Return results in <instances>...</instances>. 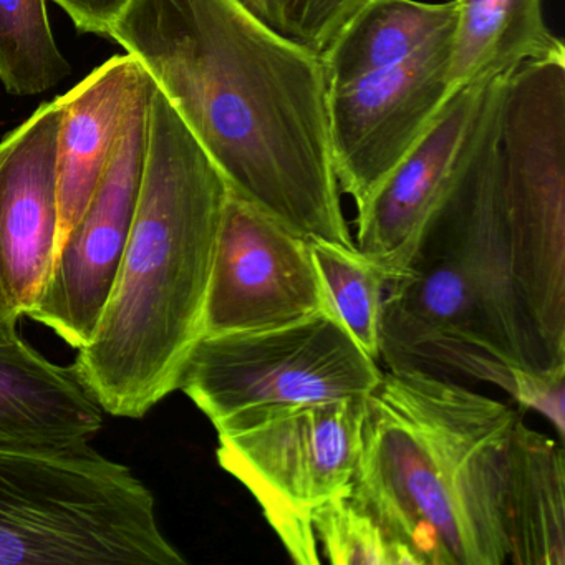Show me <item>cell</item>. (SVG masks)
Listing matches in <instances>:
<instances>
[{
  "mask_svg": "<svg viewBox=\"0 0 565 565\" xmlns=\"http://www.w3.org/2000/svg\"><path fill=\"white\" fill-rule=\"evenodd\" d=\"M108 39L147 72L234 196L306 239L355 247L319 54L237 0H130Z\"/></svg>",
  "mask_w": 565,
  "mask_h": 565,
  "instance_id": "1",
  "label": "cell"
},
{
  "mask_svg": "<svg viewBox=\"0 0 565 565\" xmlns=\"http://www.w3.org/2000/svg\"><path fill=\"white\" fill-rule=\"evenodd\" d=\"M227 194L223 174L151 85L130 239L97 329L74 362L105 415L143 418L180 386L204 337Z\"/></svg>",
  "mask_w": 565,
  "mask_h": 565,
  "instance_id": "2",
  "label": "cell"
},
{
  "mask_svg": "<svg viewBox=\"0 0 565 565\" xmlns=\"http://www.w3.org/2000/svg\"><path fill=\"white\" fill-rule=\"evenodd\" d=\"M508 403L425 370H386L365 398L352 492L418 565L508 562Z\"/></svg>",
  "mask_w": 565,
  "mask_h": 565,
  "instance_id": "3",
  "label": "cell"
},
{
  "mask_svg": "<svg viewBox=\"0 0 565 565\" xmlns=\"http://www.w3.org/2000/svg\"><path fill=\"white\" fill-rule=\"evenodd\" d=\"M498 82L451 183L386 282L380 362L511 393L515 370L557 373L545 366L512 282L495 153Z\"/></svg>",
  "mask_w": 565,
  "mask_h": 565,
  "instance_id": "4",
  "label": "cell"
},
{
  "mask_svg": "<svg viewBox=\"0 0 565 565\" xmlns=\"http://www.w3.org/2000/svg\"><path fill=\"white\" fill-rule=\"evenodd\" d=\"M153 492L85 445L0 446V565H186Z\"/></svg>",
  "mask_w": 565,
  "mask_h": 565,
  "instance_id": "5",
  "label": "cell"
},
{
  "mask_svg": "<svg viewBox=\"0 0 565 565\" xmlns=\"http://www.w3.org/2000/svg\"><path fill=\"white\" fill-rule=\"evenodd\" d=\"M495 153L509 266L548 372H565V61L499 78Z\"/></svg>",
  "mask_w": 565,
  "mask_h": 565,
  "instance_id": "6",
  "label": "cell"
},
{
  "mask_svg": "<svg viewBox=\"0 0 565 565\" xmlns=\"http://www.w3.org/2000/svg\"><path fill=\"white\" fill-rule=\"evenodd\" d=\"M382 373L326 310L273 329L203 337L178 390L220 433L267 409L366 398Z\"/></svg>",
  "mask_w": 565,
  "mask_h": 565,
  "instance_id": "7",
  "label": "cell"
},
{
  "mask_svg": "<svg viewBox=\"0 0 565 565\" xmlns=\"http://www.w3.org/2000/svg\"><path fill=\"white\" fill-rule=\"evenodd\" d=\"M363 408L365 398L286 406L217 433V462L254 495L296 564H320L312 515L352 486Z\"/></svg>",
  "mask_w": 565,
  "mask_h": 565,
  "instance_id": "8",
  "label": "cell"
},
{
  "mask_svg": "<svg viewBox=\"0 0 565 565\" xmlns=\"http://www.w3.org/2000/svg\"><path fill=\"white\" fill-rule=\"evenodd\" d=\"M151 85L147 74L107 170L84 216L58 249L47 284L28 313L75 350L90 342L130 239L147 153Z\"/></svg>",
  "mask_w": 565,
  "mask_h": 565,
  "instance_id": "9",
  "label": "cell"
},
{
  "mask_svg": "<svg viewBox=\"0 0 565 565\" xmlns=\"http://www.w3.org/2000/svg\"><path fill=\"white\" fill-rule=\"evenodd\" d=\"M452 29L393 67L330 88L333 171L356 210L412 150L449 97Z\"/></svg>",
  "mask_w": 565,
  "mask_h": 565,
  "instance_id": "10",
  "label": "cell"
},
{
  "mask_svg": "<svg viewBox=\"0 0 565 565\" xmlns=\"http://www.w3.org/2000/svg\"><path fill=\"white\" fill-rule=\"evenodd\" d=\"M330 310L310 241L227 194L204 337L273 329Z\"/></svg>",
  "mask_w": 565,
  "mask_h": 565,
  "instance_id": "11",
  "label": "cell"
},
{
  "mask_svg": "<svg viewBox=\"0 0 565 565\" xmlns=\"http://www.w3.org/2000/svg\"><path fill=\"white\" fill-rule=\"evenodd\" d=\"M62 98L0 141V319L18 326L41 297L58 247Z\"/></svg>",
  "mask_w": 565,
  "mask_h": 565,
  "instance_id": "12",
  "label": "cell"
},
{
  "mask_svg": "<svg viewBox=\"0 0 565 565\" xmlns=\"http://www.w3.org/2000/svg\"><path fill=\"white\" fill-rule=\"evenodd\" d=\"M492 85L494 81L449 94L425 134L356 210L355 247L386 279L402 269L426 217L451 183L481 124Z\"/></svg>",
  "mask_w": 565,
  "mask_h": 565,
  "instance_id": "13",
  "label": "cell"
},
{
  "mask_svg": "<svg viewBox=\"0 0 565 565\" xmlns=\"http://www.w3.org/2000/svg\"><path fill=\"white\" fill-rule=\"evenodd\" d=\"M104 416L75 365L52 362L19 333L0 339V446L85 445Z\"/></svg>",
  "mask_w": 565,
  "mask_h": 565,
  "instance_id": "14",
  "label": "cell"
},
{
  "mask_svg": "<svg viewBox=\"0 0 565 565\" xmlns=\"http://www.w3.org/2000/svg\"><path fill=\"white\" fill-rule=\"evenodd\" d=\"M145 78L131 55H117L61 97L57 253L84 216Z\"/></svg>",
  "mask_w": 565,
  "mask_h": 565,
  "instance_id": "15",
  "label": "cell"
},
{
  "mask_svg": "<svg viewBox=\"0 0 565 565\" xmlns=\"http://www.w3.org/2000/svg\"><path fill=\"white\" fill-rule=\"evenodd\" d=\"M508 562L565 564V468L561 441L515 423L502 498Z\"/></svg>",
  "mask_w": 565,
  "mask_h": 565,
  "instance_id": "16",
  "label": "cell"
},
{
  "mask_svg": "<svg viewBox=\"0 0 565 565\" xmlns=\"http://www.w3.org/2000/svg\"><path fill=\"white\" fill-rule=\"evenodd\" d=\"M547 61H565V47L545 24L542 0H456L449 94Z\"/></svg>",
  "mask_w": 565,
  "mask_h": 565,
  "instance_id": "17",
  "label": "cell"
},
{
  "mask_svg": "<svg viewBox=\"0 0 565 565\" xmlns=\"http://www.w3.org/2000/svg\"><path fill=\"white\" fill-rule=\"evenodd\" d=\"M455 21L456 0H369L320 54L327 87H342L406 61Z\"/></svg>",
  "mask_w": 565,
  "mask_h": 565,
  "instance_id": "18",
  "label": "cell"
},
{
  "mask_svg": "<svg viewBox=\"0 0 565 565\" xmlns=\"http://www.w3.org/2000/svg\"><path fill=\"white\" fill-rule=\"evenodd\" d=\"M45 0H0V82L19 97L44 94L71 75Z\"/></svg>",
  "mask_w": 565,
  "mask_h": 565,
  "instance_id": "19",
  "label": "cell"
},
{
  "mask_svg": "<svg viewBox=\"0 0 565 565\" xmlns=\"http://www.w3.org/2000/svg\"><path fill=\"white\" fill-rule=\"evenodd\" d=\"M310 249L333 316L380 362L386 274L356 247L310 241Z\"/></svg>",
  "mask_w": 565,
  "mask_h": 565,
  "instance_id": "20",
  "label": "cell"
},
{
  "mask_svg": "<svg viewBox=\"0 0 565 565\" xmlns=\"http://www.w3.org/2000/svg\"><path fill=\"white\" fill-rule=\"evenodd\" d=\"M312 525L330 564L418 565L412 552L356 499L352 486L319 505Z\"/></svg>",
  "mask_w": 565,
  "mask_h": 565,
  "instance_id": "21",
  "label": "cell"
},
{
  "mask_svg": "<svg viewBox=\"0 0 565 565\" xmlns=\"http://www.w3.org/2000/svg\"><path fill=\"white\" fill-rule=\"evenodd\" d=\"M277 34L322 54L369 0H237Z\"/></svg>",
  "mask_w": 565,
  "mask_h": 565,
  "instance_id": "22",
  "label": "cell"
},
{
  "mask_svg": "<svg viewBox=\"0 0 565 565\" xmlns=\"http://www.w3.org/2000/svg\"><path fill=\"white\" fill-rule=\"evenodd\" d=\"M509 395L522 408L544 416L562 443L565 433V373L545 375L531 370H515Z\"/></svg>",
  "mask_w": 565,
  "mask_h": 565,
  "instance_id": "23",
  "label": "cell"
},
{
  "mask_svg": "<svg viewBox=\"0 0 565 565\" xmlns=\"http://www.w3.org/2000/svg\"><path fill=\"white\" fill-rule=\"evenodd\" d=\"M82 34L107 38L130 0H54Z\"/></svg>",
  "mask_w": 565,
  "mask_h": 565,
  "instance_id": "24",
  "label": "cell"
},
{
  "mask_svg": "<svg viewBox=\"0 0 565 565\" xmlns=\"http://www.w3.org/2000/svg\"><path fill=\"white\" fill-rule=\"evenodd\" d=\"M15 333H19L18 326H14V323L6 322L4 319H0V339L15 335Z\"/></svg>",
  "mask_w": 565,
  "mask_h": 565,
  "instance_id": "25",
  "label": "cell"
}]
</instances>
